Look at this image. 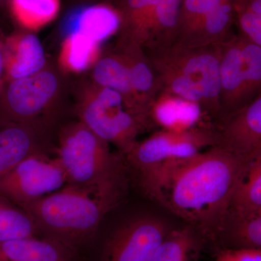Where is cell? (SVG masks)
I'll use <instances>...</instances> for the list:
<instances>
[{"label":"cell","mask_w":261,"mask_h":261,"mask_svg":"<svg viewBox=\"0 0 261 261\" xmlns=\"http://www.w3.org/2000/svg\"><path fill=\"white\" fill-rule=\"evenodd\" d=\"M250 161L216 149L166 163L139 180L146 195L195 228L205 245L214 244Z\"/></svg>","instance_id":"obj_1"},{"label":"cell","mask_w":261,"mask_h":261,"mask_svg":"<svg viewBox=\"0 0 261 261\" xmlns=\"http://www.w3.org/2000/svg\"><path fill=\"white\" fill-rule=\"evenodd\" d=\"M128 180L102 185H66L23 206L41 237L59 242L78 253L92 241L101 221L121 203Z\"/></svg>","instance_id":"obj_2"},{"label":"cell","mask_w":261,"mask_h":261,"mask_svg":"<svg viewBox=\"0 0 261 261\" xmlns=\"http://www.w3.org/2000/svg\"><path fill=\"white\" fill-rule=\"evenodd\" d=\"M54 155L64 170L68 185L88 186L129 180L123 155L112 153L107 142L80 121L61 130Z\"/></svg>","instance_id":"obj_3"},{"label":"cell","mask_w":261,"mask_h":261,"mask_svg":"<svg viewBox=\"0 0 261 261\" xmlns=\"http://www.w3.org/2000/svg\"><path fill=\"white\" fill-rule=\"evenodd\" d=\"M123 97L113 89L99 87L89 90L81 99L78 107L80 121L105 142H113L123 154L133 146L137 121L122 106Z\"/></svg>","instance_id":"obj_4"},{"label":"cell","mask_w":261,"mask_h":261,"mask_svg":"<svg viewBox=\"0 0 261 261\" xmlns=\"http://www.w3.org/2000/svg\"><path fill=\"white\" fill-rule=\"evenodd\" d=\"M66 185L59 161L43 151L30 154L0 178V194L22 208Z\"/></svg>","instance_id":"obj_5"},{"label":"cell","mask_w":261,"mask_h":261,"mask_svg":"<svg viewBox=\"0 0 261 261\" xmlns=\"http://www.w3.org/2000/svg\"><path fill=\"white\" fill-rule=\"evenodd\" d=\"M58 89V78L48 70L8 81L0 92V118L18 123H37V117L53 102Z\"/></svg>","instance_id":"obj_6"},{"label":"cell","mask_w":261,"mask_h":261,"mask_svg":"<svg viewBox=\"0 0 261 261\" xmlns=\"http://www.w3.org/2000/svg\"><path fill=\"white\" fill-rule=\"evenodd\" d=\"M171 228L154 216L127 221L109 235L99 261H152Z\"/></svg>","instance_id":"obj_7"},{"label":"cell","mask_w":261,"mask_h":261,"mask_svg":"<svg viewBox=\"0 0 261 261\" xmlns=\"http://www.w3.org/2000/svg\"><path fill=\"white\" fill-rule=\"evenodd\" d=\"M38 133L37 123L0 118V178L30 154L45 151Z\"/></svg>","instance_id":"obj_8"},{"label":"cell","mask_w":261,"mask_h":261,"mask_svg":"<svg viewBox=\"0 0 261 261\" xmlns=\"http://www.w3.org/2000/svg\"><path fill=\"white\" fill-rule=\"evenodd\" d=\"M45 65V53L39 38L32 33H18L5 39V81L37 73Z\"/></svg>","instance_id":"obj_9"},{"label":"cell","mask_w":261,"mask_h":261,"mask_svg":"<svg viewBox=\"0 0 261 261\" xmlns=\"http://www.w3.org/2000/svg\"><path fill=\"white\" fill-rule=\"evenodd\" d=\"M0 261H78V253L44 237H29L0 243Z\"/></svg>","instance_id":"obj_10"},{"label":"cell","mask_w":261,"mask_h":261,"mask_svg":"<svg viewBox=\"0 0 261 261\" xmlns=\"http://www.w3.org/2000/svg\"><path fill=\"white\" fill-rule=\"evenodd\" d=\"M213 245L217 251L261 249V215L240 216L228 211Z\"/></svg>","instance_id":"obj_11"},{"label":"cell","mask_w":261,"mask_h":261,"mask_svg":"<svg viewBox=\"0 0 261 261\" xmlns=\"http://www.w3.org/2000/svg\"><path fill=\"white\" fill-rule=\"evenodd\" d=\"M205 245L200 233L190 225L171 228L152 261H197Z\"/></svg>","instance_id":"obj_12"},{"label":"cell","mask_w":261,"mask_h":261,"mask_svg":"<svg viewBox=\"0 0 261 261\" xmlns=\"http://www.w3.org/2000/svg\"><path fill=\"white\" fill-rule=\"evenodd\" d=\"M228 211L240 216L261 215V154L250 161L240 176Z\"/></svg>","instance_id":"obj_13"},{"label":"cell","mask_w":261,"mask_h":261,"mask_svg":"<svg viewBox=\"0 0 261 261\" xmlns=\"http://www.w3.org/2000/svg\"><path fill=\"white\" fill-rule=\"evenodd\" d=\"M120 15L110 6L94 5L81 10L75 16L73 29L99 44L119 28Z\"/></svg>","instance_id":"obj_14"},{"label":"cell","mask_w":261,"mask_h":261,"mask_svg":"<svg viewBox=\"0 0 261 261\" xmlns=\"http://www.w3.org/2000/svg\"><path fill=\"white\" fill-rule=\"evenodd\" d=\"M98 43L75 30H70L62 42L59 64L62 69L80 73L97 63Z\"/></svg>","instance_id":"obj_15"},{"label":"cell","mask_w":261,"mask_h":261,"mask_svg":"<svg viewBox=\"0 0 261 261\" xmlns=\"http://www.w3.org/2000/svg\"><path fill=\"white\" fill-rule=\"evenodd\" d=\"M13 18L22 28L37 32L59 14L61 0H8Z\"/></svg>","instance_id":"obj_16"},{"label":"cell","mask_w":261,"mask_h":261,"mask_svg":"<svg viewBox=\"0 0 261 261\" xmlns=\"http://www.w3.org/2000/svg\"><path fill=\"white\" fill-rule=\"evenodd\" d=\"M40 236L27 211L0 194V243Z\"/></svg>","instance_id":"obj_17"},{"label":"cell","mask_w":261,"mask_h":261,"mask_svg":"<svg viewBox=\"0 0 261 261\" xmlns=\"http://www.w3.org/2000/svg\"><path fill=\"white\" fill-rule=\"evenodd\" d=\"M185 74L195 81L202 97L213 98L221 87L219 62L214 57L203 55L192 58L185 68Z\"/></svg>","instance_id":"obj_18"},{"label":"cell","mask_w":261,"mask_h":261,"mask_svg":"<svg viewBox=\"0 0 261 261\" xmlns=\"http://www.w3.org/2000/svg\"><path fill=\"white\" fill-rule=\"evenodd\" d=\"M200 108L195 102L173 99L160 105L155 111L158 121L163 126L180 130L190 128L198 121Z\"/></svg>","instance_id":"obj_19"},{"label":"cell","mask_w":261,"mask_h":261,"mask_svg":"<svg viewBox=\"0 0 261 261\" xmlns=\"http://www.w3.org/2000/svg\"><path fill=\"white\" fill-rule=\"evenodd\" d=\"M93 78L100 87L113 89L121 94L132 90L128 68L112 58L99 60L94 65Z\"/></svg>","instance_id":"obj_20"},{"label":"cell","mask_w":261,"mask_h":261,"mask_svg":"<svg viewBox=\"0 0 261 261\" xmlns=\"http://www.w3.org/2000/svg\"><path fill=\"white\" fill-rule=\"evenodd\" d=\"M221 86L228 90L238 88L243 81L241 51L231 49L220 66Z\"/></svg>","instance_id":"obj_21"},{"label":"cell","mask_w":261,"mask_h":261,"mask_svg":"<svg viewBox=\"0 0 261 261\" xmlns=\"http://www.w3.org/2000/svg\"><path fill=\"white\" fill-rule=\"evenodd\" d=\"M243 80L259 81L261 77V49L252 44L241 51Z\"/></svg>","instance_id":"obj_22"},{"label":"cell","mask_w":261,"mask_h":261,"mask_svg":"<svg viewBox=\"0 0 261 261\" xmlns=\"http://www.w3.org/2000/svg\"><path fill=\"white\" fill-rule=\"evenodd\" d=\"M231 13V6L226 0L215 6L202 17L206 31L211 34L221 32L229 22Z\"/></svg>","instance_id":"obj_23"},{"label":"cell","mask_w":261,"mask_h":261,"mask_svg":"<svg viewBox=\"0 0 261 261\" xmlns=\"http://www.w3.org/2000/svg\"><path fill=\"white\" fill-rule=\"evenodd\" d=\"M181 0H160L155 5L157 21L164 27H174L179 17Z\"/></svg>","instance_id":"obj_24"},{"label":"cell","mask_w":261,"mask_h":261,"mask_svg":"<svg viewBox=\"0 0 261 261\" xmlns=\"http://www.w3.org/2000/svg\"><path fill=\"white\" fill-rule=\"evenodd\" d=\"M172 88L176 94L190 102H197L202 97L195 81L187 75H181L173 81Z\"/></svg>","instance_id":"obj_25"},{"label":"cell","mask_w":261,"mask_h":261,"mask_svg":"<svg viewBox=\"0 0 261 261\" xmlns=\"http://www.w3.org/2000/svg\"><path fill=\"white\" fill-rule=\"evenodd\" d=\"M128 68L132 89L145 92L150 88L152 84V75L147 65L140 63Z\"/></svg>","instance_id":"obj_26"},{"label":"cell","mask_w":261,"mask_h":261,"mask_svg":"<svg viewBox=\"0 0 261 261\" xmlns=\"http://www.w3.org/2000/svg\"><path fill=\"white\" fill-rule=\"evenodd\" d=\"M216 261H261V249L219 250Z\"/></svg>","instance_id":"obj_27"},{"label":"cell","mask_w":261,"mask_h":261,"mask_svg":"<svg viewBox=\"0 0 261 261\" xmlns=\"http://www.w3.org/2000/svg\"><path fill=\"white\" fill-rule=\"evenodd\" d=\"M242 28L253 39L257 45L261 44V16L251 11L243 13L240 19Z\"/></svg>","instance_id":"obj_28"},{"label":"cell","mask_w":261,"mask_h":261,"mask_svg":"<svg viewBox=\"0 0 261 261\" xmlns=\"http://www.w3.org/2000/svg\"><path fill=\"white\" fill-rule=\"evenodd\" d=\"M224 0H185V8L190 14L203 17Z\"/></svg>","instance_id":"obj_29"},{"label":"cell","mask_w":261,"mask_h":261,"mask_svg":"<svg viewBox=\"0 0 261 261\" xmlns=\"http://www.w3.org/2000/svg\"><path fill=\"white\" fill-rule=\"evenodd\" d=\"M160 0H125L124 9L126 11L146 8L157 4Z\"/></svg>","instance_id":"obj_30"},{"label":"cell","mask_w":261,"mask_h":261,"mask_svg":"<svg viewBox=\"0 0 261 261\" xmlns=\"http://www.w3.org/2000/svg\"><path fill=\"white\" fill-rule=\"evenodd\" d=\"M5 70V39L0 38V92L4 86Z\"/></svg>","instance_id":"obj_31"},{"label":"cell","mask_w":261,"mask_h":261,"mask_svg":"<svg viewBox=\"0 0 261 261\" xmlns=\"http://www.w3.org/2000/svg\"><path fill=\"white\" fill-rule=\"evenodd\" d=\"M250 11L261 16V0H252L250 5Z\"/></svg>","instance_id":"obj_32"},{"label":"cell","mask_w":261,"mask_h":261,"mask_svg":"<svg viewBox=\"0 0 261 261\" xmlns=\"http://www.w3.org/2000/svg\"><path fill=\"white\" fill-rule=\"evenodd\" d=\"M1 1H4V0H0V2H1Z\"/></svg>","instance_id":"obj_33"}]
</instances>
